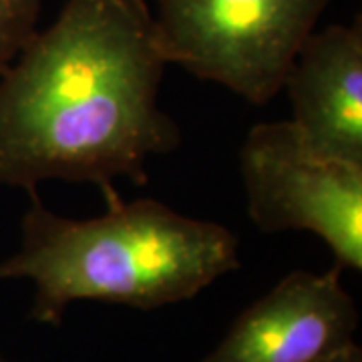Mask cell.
<instances>
[{
	"instance_id": "cell-1",
	"label": "cell",
	"mask_w": 362,
	"mask_h": 362,
	"mask_svg": "<svg viewBox=\"0 0 362 362\" xmlns=\"http://www.w3.org/2000/svg\"><path fill=\"white\" fill-rule=\"evenodd\" d=\"M145 0H66L0 78V183L147 181V163L180 147L161 111L168 66Z\"/></svg>"
},
{
	"instance_id": "cell-2",
	"label": "cell",
	"mask_w": 362,
	"mask_h": 362,
	"mask_svg": "<svg viewBox=\"0 0 362 362\" xmlns=\"http://www.w3.org/2000/svg\"><path fill=\"white\" fill-rule=\"evenodd\" d=\"M26 192L23 242L0 262V282L35 286L33 322L59 326L81 300L156 310L192 300L242 266L240 242L226 226L151 197L125 204L115 195L103 216L73 220L45 206L37 187Z\"/></svg>"
},
{
	"instance_id": "cell-3",
	"label": "cell",
	"mask_w": 362,
	"mask_h": 362,
	"mask_svg": "<svg viewBox=\"0 0 362 362\" xmlns=\"http://www.w3.org/2000/svg\"><path fill=\"white\" fill-rule=\"evenodd\" d=\"M168 63L266 105L284 85L328 0H156Z\"/></svg>"
},
{
	"instance_id": "cell-4",
	"label": "cell",
	"mask_w": 362,
	"mask_h": 362,
	"mask_svg": "<svg viewBox=\"0 0 362 362\" xmlns=\"http://www.w3.org/2000/svg\"><path fill=\"white\" fill-rule=\"evenodd\" d=\"M240 175L258 230L316 233L340 270H362V165L312 153L290 121H276L247 131Z\"/></svg>"
},
{
	"instance_id": "cell-5",
	"label": "cell",
	"mask_w": 362,
	"mask_h": 362,
	"mask_svg": "<svg viewBox=\"0 0 362 362\" xmlns=\"http://www.w3.org/2000/svg\"><path fill=\"white\" fill-rule=\"evenodd\" d=\"M358 310L340 268L296 270L233 320L202 362H316L354 340Z\"/></svg>"
},
{
	"instance_id": "cell-6",
	"label": "cell",
	"mask_w": 362,
	"mask_h": 362,
	"mask_svg": "<svg viewBox=\"0 0 362 362\" xmlns=\"http://www.w3.org/2000/svg\"><path fill=\"white\" fill-rule=\"evenodd\" d=\"M288 119L312 153L362 165V26L314 30L288 69Z\"/></svg>"
},
{
	"instance_id": "cell-7",
	"label": "cell",
	"mask_w": 362,
	"mask_h": 362,
	"mask_svg": "<svg viewBox=\"0 0 362 362\" xmlns=\"http://www.w3.org/2000/svg\"><path fill=\"white\" fill-rule=\"evenodd\" d=\"M39 14L40 0H0V71L33 39Z\"/></svg>"
},
{
	"instance_id": "cell-8",
	"label": "cell",
	"mask_w": 362,
	"mask_h": 362,
	"mask_svg": "<svg viewBox=\"0 0 362 362\" xmlns=\"http://www.w3.org/2000/svg\"><path fill=\"white\" fill-rule=\"evenodd\" d=\"M316 362H362V349L352 340L346 346L330 352L328 356H324Z\"/></svg>"
},
{
	"instance_id": "cell-9",
	"label": "cell",
	"mask_w": 362,
	"mask_h": 362,
	"mask_svg": "<svg viewBox=\"0 0 362 362\" xmlns=\"http://www.w3.org/2000/svg\"><path fill=\"white\" fill-rule=\"evenodd\" d=\"M0 362H23V361H16V358L8 356V354H4V352L0 350Z\"/></svg>"
}]
</instances>
